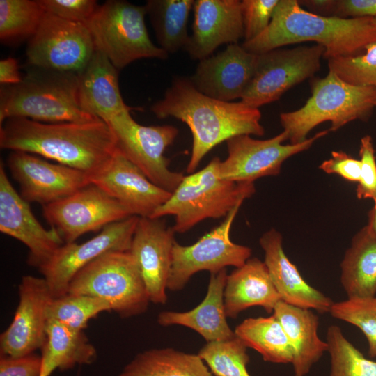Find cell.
I'll list each match as a JSON object with an SVG mask.
<instances>
[{"label":"cell","mask_w":376,"mask_h":376,"mask_svg":"<svg viewBox=\"0 0 376 376\" xmlns=\"http://www.w3.org/2000/svg\"><path fill=\"white\" fill-rule=\"evenodd\" d=\"M124 111L106 123L116 138V150L138 167L154 184L173 193L184 174L171 170L166 148L176 139L178 130L171 125H143Z\"/></svg>","instance_id":"9"},{"label":"cell","mask_w":376,"mask_h":376,"mask_svg":"<svg viewBox=\"0 0 376 376\" xmlns=\"http://www.w3.org/2000/svg\"><path fill=\"white\" fill-rule=\"evenodd\" d=\"M139 217L132 215L103 228L95 237L63 244L38 269L54 298L68 293L74 276L84 267L111 251H129Z\"/></svg>","instance_id":"15"},{"label":"cell","mask_w":376,"mask_h":376,"mask_svg":"<svg viewBox=\"0 0 376 376\" xmlns=\"http://www.w3.org/2000/svg\"><path fill=\"white\" fill-rule=\"evenodd\" d=\"M79 73L33 68L15 85L0 89V125L14 118L55 123L100 120L79 101Z\"/></svg>","instance_id":"4"},{"label":"cell","mask_w":376,"mask_h":376,"mask_svg":"<svg viewBox=\"0 0 376 376\" xmlns=\"http://www.w3.org/2000/svg\"><path fill=\"white\" fill-rule=\"evenodd\" d=\"M118 376H213L201 358L171 347L138 354Z\"/></svg>","instance_id":"30"},{"label":"cell","mask_w":376,"mask_h":376,"mask_svg":"<svg viewBox=\"0 0 376 376\" xmlns=\"http://www.w3.org/2000/svg\"><path fill=\"white\" fill-rule=\"evenodd\" d=\"M146 6L109 0L100 5L85 24L95 50L118 70L141 58L166 59L168 54L150 40L145 23Z\"/></svg>","instance_id":"7"},{"label":"cell","mask_w":376,"mask_h":376,"mask_svg":"<svg viewBox=\"0 0 376 376\" xmlns=\"http://www.w3.org/2000/svg\"><path fill=\"white\" fill-rule=\"evenodd\" d=\"M303 42L322 46L327 60L357 56L376 42V26L370 17H325L304 9L297 0H279L267 28L242 46L258 54Z\"/></svg>","instance_id":"3"},{"label":"cell","mask_w":376,"mask_h":376,"mask_svg":"<svg viewBox=\"0 0 376 376\" xmlns=\"http://www.w3.org/2000/svg\"><path fill=\"white\" fill-rule=\"evenodd\" d=\"M7 165L20 196L29 203L46 205L91 184L90 175L81 171L25 152L12 151Z\"/></svg>","instance_id":"16"},{"label":"cell","mask_w":376,"mask_h":376,"mask_svg":"<svg viewBox=\"0 0 376 376\" xmlns=\"http://www.w3.org/2000/svg\"><path fill=\"white\" fill-rule=\"evenodd\" d=\"M359 155L361 175L356 190L359 199H372L376 196V160L375 149L370 136L361 139Z\"/></svg>","instance_id":"41"},{"label":"cell","mask_w":376,"mask_h":376,"mask_svg":"<svg viewBox=\"0 0 376 376\" xmlns=\"http://www.w3.org/2000/svg\"><path fill=\"white\" fill-rule=\"evenodd\" d=\"M340 265V281L348 298L376 295V236L366 226L354 237Z\"/></svg>","instance_id":"29"},{"label":"cell","mask_w":376,"mask_h":376,"mask_svg":"<svg viewBox=\"0 0 376 376\" xmlns=\"http://www.w3.org/2000/svg\"><path fill=\"white\" fill-rule=\"evenodd\" d=\"M326 342L331 358L329 376H376V361L366 358L339 327L328 328Z\"/></svg>","instance_id":"36"},{"label":"cell","mask_w":376,"mask_h":376,"mask_svg":"<svg viewBox=\"0 0 376 376\" xmlns=\"http://www.w3.org/2000/svg\"><path fill=\"white\" fill-rule=\"evenodd\" d=\"M45 11L38 0H0V40L13 45L36 32Z\"/></svg>","instance_id":"33"},{"label":"cell","mask_w":376,"mask_h":376,"mask_svg":"<svg viewBox=\"0 0 376 376\" xmlns=\"http://www.w3.org/2000/svg\"><path fill=\"white\" fill-rule=\"evenodd\" d=\"M328 68L350 84L376 88V42L357 56L328 59Z\"/></svg>","instance_id":"38"},{"label":"cell","mask_w":376,"mask_h":376,"mask_svg":"<svg viewBox=\"0 0 376 376\" xmlns=\"http://www.w3.org/2000/svg\"><path fill=\"white\" fill-rule=\"evenodd\" d=\"M151 111L158 118H175L192 134V148L187 172H195L203 158L215 146L238 135L263 136L261 112L242 102H224L199 92L189 78L176 77L164 97Z\"/></svg>","instance_id":"2"},{"label":"cell","mask_w":376,"mask_h":376,"mask_svg":"<svg viewBox=\"0 0 376 376\" xmlns=\"http://www.w3.org/2000/svg\"><path fill=\"white\" fill-rule=\"evenodd\" d=\"M46 331L40 376H49L56 369L65 370L77 364H91L96 360L97 350L83 331L47 320Z\"/></svg>","instance_id":"28"},{"label":"cell","mask_w":376,"mask_h":376,"mask_svg":"<svg viewBox=\"0 0 376 376\" xmlns=\"http://www.w3.org/2000/svg\"><path fill=\"white\" fill-rule=\"evenodd\" d=\"M265 253L264 263L283 301L302 308L329 313L334 301L310 285L295 264L287 257L281 233L272 228L260 238Z\"/></svg>","instance_id":"23"},{"label":"cell","mask_w":376,"mask_h":376,"mask_svg":"<svg viewBox=\"0 0 376 376\" xmlns=\"http://www.w3.org/2000/svg\"><path fill=\"white\" fill-rule=\"evenodd\" d=\"M0 147L38 155L90 176L116 151L114 134L102 120L46 123L10 118L0 126Z\"/></svg>","instance_id":"1"},{"label":"cell","mask_w":376,"mask_h":376,"mask_svg":"<svg viewBox=\"0 0 376 376\" xmlns=\"http://www.w3.org/2000/svg\"><path fill=\"white\" fill-rule=\"evenodd\" d=\"M279 0L241 1L244 41L262 33L269 26Z\"/></svg>","instance_id":"39"},{"label":"cell","mask_w":376,"mask_h":376,"mask_svg":"<svg viewBox=\"0 0 376 376\" xmlns=\"http://www.w3.org/2000/svg\"><path fill=\"white\" fill-rule=\"evenodd\" d=\"M320 15L339 18H373L376 0H323Z\"/></svg>","instance_id":"42"},{"label":"cell","mask_w":376,"mask_h":376,"mask_svg":"<svg viewBox=\"0 0 376 376\" xmlns=\"http://www.w3.org/2000/svg\"><path fill=\"white\" fill-rule=\"evenodd\" d=\"M95 52L87 26L45 13L26 50L33 68L79 73Z\"/></svg>","instance_id":"11"},{"label":"cell","mask_w":376,"mask_h":376,"mask_svg":"<svg viewBox=\"0 0 376 376\" xmlns=\"http://www.w3.org/2000/svg\"><path fill=\"white\" fill-rule=\"evenodd\" d=\"M68 293L104 300L124 318L146 312L150 302L130 251L108 252L84 267L71 280Z\"/></svg>","instance_id":"8"},{"label":"cell","mask_w":376,"mask_h":376,"mask_svg":"<svg viewBox=\"0 0 376 376\" xmlns=\"http://www.w3.org/2000/svg\"><path fill=\"white\" fill-rule=\"evenodd\" d=\"M329 313L358 327L367 339L369 355L376 357V295L334 302Z\"/></svg>","instance_id":"37"},{"label":"cell","mask_w":376,"mask_h":376,"mask_svg":"<svg viewBox=\"0 0 376 376\" xmlns=\"http://www.w3.org/2000/svg\"><path fill=\"white\" fill-rule=\"evenodd\" d=\"M224 297L226 314L230 318H235L253 306H261L267 313H273L281 300L264 261L257 258H249L228 274Z\"/></svg>","instance_id":"26"},{"label":"cell","mask_w":376,"mask_h":376,"mask_svg":"<svg viewBox=\"0 0 376 376\" xmlns=\"http://www.w3.org/2000/svg\"><path fill=\"white\" fill-rule=\"evenodd\" d=\"M0 231L26 246L27 262L38 269L64 244L52 228H45L32 213L29 203L14 189L0 164Z\"/></svg>","instance_id":"18"},{"label":"cell","mask_w":376,"mask_h":376,"mask_svg":"<svg viewBox=\"0 0 376 376\" xmlns=\"http://www.w3.org/2000/svg\"><path fill=\"white\" fill-rule=\"evenodd\" d=\"M319 169L327 174H336L351 182H359L361 162L343 151H332L331 157L322 162Z\"/></svg>","instance_id":"43"},{"label":"cell","mask_w":376,"mask_h":376,"mask_svg":"<svg viewBox=\"0 0 376 376\" xmlns=\"http://www.w3.org/2000/svg\"><path fill=\"white\" fill-rule=\"evenodd\" d=\"M247 348L235 335L228 340L207 342L197 354L213 376H251L247 370L250 361Z\"/></svg>","instance_id":"35"},{"label":"cell","mask_w":376,"mask_h":376,"mask_svg":"<svg viewBox=\"0 0 376 376\" xmlns=\"http://www.w3.org/2000/svg\"><path fill=\"white\" fill-rule=\"evenodd\" d=\"M41 356L35 353L20 357L0 354V376H40Z\"/></svg>","instance_id":"44"},{"label":"cell","mask_w":376,"mask_h":376,"mask_svg":"<svg viewBox=\"0 0 376 376\" xmlns=\"http://www.w3.org/2000/svg\"><path fill=\"white\" fill-rule=\"evenodd\" d=\"M226 269L210 274L207 291L203 300L194 308L183 312L164 311L159 313L157 322L167 327L180 325L199 334L206 342L224 340L235 336L227 322L224 306Z\"/></svg>","instance_id":"25"},{"label":"cell","mask_w":376,"mask_h":376,"mask_svg":"<svg viewBox=\"0 0 376 376\" xmlns=\"http://www.w3.org/2000/svg\"><path fill=\"white\" fill-rule=\"evenodd\" d=\"M194 0H148L145 5L160 47L167 54L185 49Z\"/></svg>","instance_id":"32"},{"label":"cell","mask_w":376,"mask_h":376,"mask_svg":"<svg viewBox=\"0 0 376 376\" xmlns=\"http://www.w3.org/2000/svg\"><path fill=\"white\" fill-rule=\"evenodd\" d=\"M257 54L242 45L230 44L226 49L199 61L189 79L201 93L230 102L242 97L255 72Z\"/></svg>","instance_id":"21"},{"label":"cell","mask_w":376,"mask_h":376,"mask_svg":"<svg viewBox=\"0 0 376 376\" xmlns=\"http://www.w3.org/2000/svg\"><path fill=\"white\" fill-rule=\"evenodd\" d=\"M221 159L214 157L202 169L185 175L169 198L151 217H174L175 233H184L207 219L226 217L255 193L251 182H235L221 178Z\"/></svg>","instance_id":"5"},{"label":"cell","mask_w":376,"mask_h":376,"mask_svg":"<svg viewBox=\"0 0 376 376\" xmlns=\"http://www.w3.org/2000/svg\"><path fill=\"white\" fill-rule=\"evenodd\" d=\"M175 232L162 218L139 217L130 253L144 281L150 302L164 304L172 265Z\"/></svg>","instance_id":"19"},{"label":"cell","mask_w":376,"mask_h":376,"mask_svg":"<svg viewBox=\"0 0 376 376\" xmlns=\"http://www.w3.org/2000/svg\"><path fill=\"white\" fill-rule=\"evenodd\" d=\"M241 205L233 208L217 227L191 245L175 242L168 282L171 291L182 290L191 277L201 271L216 274L228 266L240 267L251 255V249L233 242L230 232Z\"/></svg>","instance_id":"12"},{"label":"cell","mask_w":376,"mask_h":376,"mask_svg":"<svg viewBox=\"0 0 376 376\" xmlns=\"http://www.w3.org/2000/svg\"><path fill=\"white\" fill-rule=\"evenodd\" d=\"M192 33L185 49L192 59L210 56L221 45L244 38L241 1L196 0Z\"/></svg>","instance_id":"22"},{"label":"cell","mask_w":376,"mask_h":376,"mask_svg":"<svg viewBox=\"0 0 376 376\" xmlns=\"http://www.w3.org/2000/svg\"><path fill=\"white\" fill-rule=\"evenodd\" d=\"M46 13L70 22L86 24L99 7L95 0H38Z\"/></svg>","instance_id":"40"},{"label":"cell","mask_w":376,"mask_h":376,"mask_svg":"<svg viewBox=\"0 0 376 376\" xmlns=\"http://www.w3.org/2000/svg\"><path fill=\"white\" fill-rule=\"evenodd\" d=\"M105 311H111V307L104 300L88 295L67 293L52 299L46 315L47 320H54L83 331L91 319Z\"/></svg>","instance_id":"34"},{"label":"cell","mask_w":376,"mask_h":376,"mask_svg":"<svg viewBox=\"0 0 376 376\" xmlns=\"http://www.w3.org/2000/svg\"><path fill=\"white\" fill-rule=\"evenodd\" d=\"M13 319L0 336V354L20 357L42 349L47 338V306L54 298L44 278L27 275L18 286Z\"/></svg>","instance_id":"17"},{"label":"cell","mask_w":376,"mask_h":376,"mask_svg":"<svg viewBox=\"0 0 376 376\" xmlns=\"http://www.w3.org/2000/svg\"><path fill=\"white\" fill-rule=\"evenodd\" d=\"M325 49L320 45L279 47L257 54L253 77L241 102L254 108L278 100L320 68Z\"/></svg>","instance_id":"10"},{"label":"cell","mask_w":376,"mask_h":376,"mask_svg":"<svg viewBox=\"0 0 376 376\" xmlns=\"http://www.w3.org/2000/svg\"><path fill=\"white\" fill-rule=\"evenodd\" d=\"M118 70L102 53L95 50L79 75V101L86 113L107 123L116 116L136 109L122 97Z\"/></svg>","instance_id":"24"},{"label":"cell","mask_w":376,"mask_h":376,"mask_svg":"<svg viewBox=\"0 0 376 376\" xmlns=\"http://www.w3.org/2000/svg\"><path fill=\"white\" fill-rule=\"evenodd\" d=\"M374 104H375V106H376V97H375V99L374 100Z\"/></svg>","instance_id":"48"},{"label":"cell","mask_w":376,"mask_h":376,"mask_svg":"<svg viewBox=\"0 0 376 376\" xmlns=\"http://www.w3.org/2000/svg\"><path fill=\"white\" fill-rule=\"evenodd\" d=\"M374 205L369 212L368 221L366 226L370 232L376 236V196L373 200Z\"/></svg>","instance_id":"46"},{"label":"cell","mask_w":376,"mask_h":376,"mask_svg":"<svg viewBox=\"0 0 376 376\" xmlns=\"http://www.w3.org/2000/svg\"><path fill=\"white\" fill-rule=\"evenodd\" d=\"M234 331L247 347L257 351L265 361L292 363V346L274 315L246 318L235 327Z\"/></svg>","instance_id":"31"},{"label":"cell","mask_w":376,"mask_h":376,"mask_svg":"<svg viewBox=\"0 0 376 376\" xmlns=\"http://www.w3.org/2000/svg\"><path fill=\"white\" fill-rule=\"evenodd\" d=\"M372 22L375 26H376V17L372 18Z\"/></svg>","instance_id":"47"},{"label":"cell","mask_w":376,"mask_h":376,"mask_svg":"<svg viewBox=\"0 0 376 376\" xmlns=\"http://www.w3.org/2000/svg\"><path fill=\"white\" fill-rule=\"evenodd\" d=\"M42 214L64 244L75 242L84 234L132 216L120 203L92 183L43 205Z\"/></svg>","instance_id":"14"},{"label":"cell","mask_w":376,"mask_h":376,"mask_svg":"<svg viewBox=\"0 0 376 376\" xmlns=\"http://www.w3.org/2000/svg\"><path fill=\"white\" fill-rule=\"evenodd\" d=\"M273 315L281 322L292 348L295 376H306L313 365L328 350L326 341L318 334V317L311 309L288 304L282 300Z\"/></svg>","instance_id":"27"},{"label":"cell","mask_w":376,"mask_h":376,"mask_svg":"<svg viewBox=\"0 0 376 376\" xmlns=\"http://www.w3.org/2000/svg\"><path fill=\"white\" fill-rule=\"evenodd\" d=\"M90 181L139 217H151L171 194L152 182L117 150L100 171L90 176Z\"/></svg>","instance_id":"20"},{"label":"cell","mask_w":376,"mask_h":376,"mask_svg":"<svg viewBox=\"0 0 376 376\" xmlns=\"http://www.w3.org/2000/svg\"><path fill=\"white\" fill-rule=\"evenodd\" d=\"M311 95L301 108L280 114L281 124L290 143L306 141L308 133L326 121L329 132H336L355 120H366L376 97V88L350 84L329 70L311 84Z\"/></svg>","instance_id":"6"},{"label":"cell","mask_w":376,"mask_h":376,"mask_svg":"<svg viewBox=\"0 0 376 376\" xmlns=\"http://www.w3.org/2000/svg\"><path fill=\"white\" fill-rule=\"evenodd\" d=\"M328 133L329 130L319 132L297 144H283L288 140L285 131L265 140L246 134L235 136L226 141L228 156L220 161L219 175L226 180L251 183L260 178L277 175L287 159L308 150Z\"/></svg>","instance_id":"13"},{"label":"cell","mask_w":376,"mask_h":376,"mask_svg":"<svg viewBox=\"0 0 376 376\" xmlns=\"http://www.w3.org/2000/svg\"><path fill=\"white\" fill-rule=\"evenodd\" d=\"M17 59L8 57L0 61V83L1 86L15 85L22 81Z\"/></svg>","instance_id":"45"}]
</instances>
